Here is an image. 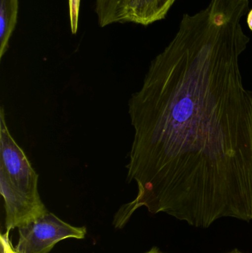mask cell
I'll return each mask as SVG.
<instances>
[{
    "mask_svg": "<svg viewBox=\"0 0 252 253\" xmlns=\"http://www.w3.org/2000/svg\"><path fill=\"white\" fill-rule=\"evenodd\" d=\"M249 0H210L183 15L174 38L132 94L127 181L137 196L113 224L142 207L208 228L223 218L252 220V90L240 57Z\"/></svg>",
    "mask_w": 252,
    "mask_h": 253,
    "instance_id": "cell-1",
    "label": "cell"
},
{
    "mask_svg": "<svg viewBox=\"0 0 252 253\" xmlns=\"http://www.w3.org/2000/svg\"><path fill=\"white\" fill-rule=\"evenodd\" d=\"M146 253H163L160 252L159 251H158V249H157L156 248H152L151 251H149V252Z\"/></svg>",
    "mask_w": 252,
    "mask_h": 253,
    "instance_id": "cell-10",
    "label": "cell"
},
{
    "mask_svg": "<svg viewBox=\"0 0 252 253\" xmlns=\"http://www.w3.org/2000/svg\"><path fill=\"white\" fill-rule=\"evenodd\" d=\"M0 241H1V253H17L15 248L12 246L11 242L9 239V232L1 235Z\"/></svg>",
    "mask_w": 252,
    "mask_h": 253,
    "instance_id": "cell-8",
    "label": "cell"
},
{
    "mask_svg": "<svg viewBox=\"0 0 252 253\" xmlns=\"http://www.w3.org/2000/svg\"><path fill=\"white\" fill-rule=\"evenodd\" d=\"M96 13L102 28L115 23H125V0H96Z\"/></svg>",
    "mask_w": 252,
    "mask_h": 253,
    "instance_id": "cell-6",
    "label": "cell"
},
{
    "mask_svg": "<svg viewBox=\"0 0 252 253\" xmlns=\"http://www.w3.org/2000/svg\"><path fill=\"white\" fill-rule=\"evenodd\" d=\"M38 175L10 134L0 111V193L4 199L7 232L48 212L38 190Z\"/></svg>",
    "mask_w": 252,
    "mask_h": 253,
    "instance_id": "cell-2",
    "label": "cell"
},
{
    "mask_svg": "<svg viewBox=\"0 0 252 253\" xmlns=\"http://www.w3.org/2000/svg\"><path fill=\"white\" fill-rule=\"evenodd\" d=\"M19 0H0V58L8 49L9 41L16 28Z\"/></svg>",
    "mask_w": 252,
    "mask_h": 253,
    "instance_id": "cell-5",
    "label": "cell"
},
{
    "mask_svg": "<svg viewBox=\"0 0 252 253\" xmlns=\"http://www.w3.org/2000/svg\"><path fill=\"white\" fill-rule=\"evenodd\" d=\"M247 24H248L249 28L252 31V9L249 12L248 16H247Z\"/></svg>",
    "mask_w": 252,
    "mask_h": 253,
    "instance_id": "cell-9",
    "label": "cell"
},
{
    "mask_svg": "<svg viewBox=\"0 0 252 253\" xmlns=\"http://www.w3.org/2000/svg\"><path fill=\"white\" fill-rule=\"evenodd\" d=\"M69 1L70 23L71 32L75 34L78 31V16H79L80 1L81 0H68Z\"/></svg>",
    "mask_w": 252,
    "mask_h": 253,
    "instance_id": "cell-7",
    "label": "cell"
},
{
    "mask_svg": "<svg viewBox=\"0 0 252 253\" xmlns=\"http://www.w3.org/2000/svg\"></svg>",
    "mask_w": 252,
    "mask_h": 253,
    "instance_id": "cell-11",
    "label": "cell"
},
{
    "mask_svg": "<svg viewBox=\"0 0 252 253\" xmlns=\"http://www.w3.org/2000/svg\"><path fill=\"white\" fill-rule=\"evenodd\" d=\"M19 238L15 247L17 253H48L64 239L85 237L86 227H74L51 212L19 227Z\"/></svg>",
    "mask_w": 252,
    "mask_h": 253,
    "instance_id": "cell-3",
    "label": "cell"
},
{
    "mask_svg": "<svg viewBox=\"0 0 252 253\" xmlns=\"http://www.w3.org/2000/svg\"><path fill=\"white\" fill-rule=\"evenodd\" d=\"M176 0H125V22L147 26L162 20Z\"/></svg>",
    "mask_w": 252,
    "mask_h": 253,
    "instance_id": "cell-4",
    "label": "cell"
}]
</instances>
